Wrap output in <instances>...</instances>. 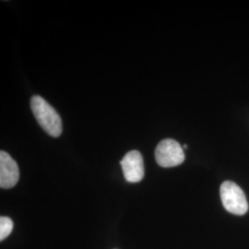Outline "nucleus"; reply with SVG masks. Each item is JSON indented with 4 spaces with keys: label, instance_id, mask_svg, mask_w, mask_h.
I'll list each match as a JSON object with an SVG mask.
<instances>
[{
    "label": "nucleus",
    "instance_id": "nucleus-1",
    "mask_svg": "<svg viewBox=\"0 0 249 249\" xmlns=\"http://www.w3.org/2000/svg\"><path fill=\"white\" fill-rule=\"evenodd\" d=\"M32 111L38 124L46 133L53 138L62 133V120L57 112L41 96H33L31 100Z\"/></svg>",
    "mask_w": 249,
    "mask_h": 249
},
{
    "label": "nucleus",
    "instance_id": "nucleus-2",
    "mask_svg": "<svg viewBox=\"0 0 249 249\" xmlns=\"http://www.w3.org/2000/svg\"><path fill=\"white\" fill-rule=\"evenodd\" d=\"M221 199L227 212L234 215H244L249 210V203L244 191L231 181L223 182L220 189Z\"/></svg>",
    "mask_w": 249,
    "mask_h": 249
},
{
    "label": "nucleus",
    "instance_id": "nucleus-3",
    "mask_svg": "<svg viewBox=\"0 0 249 249\" xmlns=\"http://www.w3.org/2000/svg\"><path fill=\"white\" fill-rule=\"evenodd\" d=\"M155 159L161 167L178 166L185 160L184 149L175 140H163L155 149Z\"/></svg>",
    "mask_w": 249,
    "mask_h": 249
},
{
    "label": "nucleus",
    "instance_id": "nucleus-4",
    "mask_svg": "<svg viewBox=\"0 0 249 249\" xmlns=\"http://www.w3.org/2000/svg\"><path fill=\"white\" fill-rule=\"evenodd\" d=\"M125 180L129 183L141 182L144 178V162L139 151H128L120 161Z\"/></svg>",
    "mask_w": 249,
    "mask_h": 249
},
{
    "label": "nucleus",
    "instance_id": "nucleus-5",
    "mask_svg": "<svg viewBox=\"0 0 249 249\" xmlns=\"http://www.w3.org/2000/svg\"><path fill=\"white\" fill-rule=\"evenodd\" d=\"M19 178L18 164L6 151L0 152V187L11 188L15 187Z\"/></svg>",
    "mask_w": 249,
    "mask_h": 249
},
{
    "label": "nucleus",
    "instance_id": "nucleus-6",
    "mask_svg": "<svg viewBox=\"0 0 249 249\" xmlns=\"http://www.w3.org/2000/svg\"><path fill=\"white\" fill-rule=\"evenodd\" d=\"M13 230V222L8 217L0 218V240L7 238Z\"/></svg>",
    "mask_w": 249,
    "mask_h": 249
},
{
    "label": "nucleus",
    "instance_id": "nucleus-7",
    "mask_svg": "<svg viewBox=\"0 0 249 249\" xmlns=\"http://www.w3.org/2000/svg\"><path fill=\"white\" fill-rule=\"evenodd\" d=\"M183 149H187V145H184V146H183Z\"/></svg>",
    "mask_w": 249,
    "mask_h": 249
}]
</instances>
